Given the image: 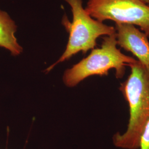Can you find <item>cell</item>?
I'll return each instance as SVG.
<instances>
[{
  "label": "cell",
  "instance_id": "cell-1",
  "mask_svg": "<svg viewBox=\"0 0 149 149\" xmlns=\"http://www.w3.org/2000/svg\"><path fill=\"white\" fill-rule=\"evenodd\" d=\"M131 72L119 90L128 102L130 117L126 131L112 138L119 149H139L144 128L149 120V75L139 61L129 66Z\"/></svg>",
  "mask_w": 149,
  "mask_h": 149
},
{
  "label": "cell",
  "instance_id": "cell-2",
  "mask_svg": "<svg viewBox=\"0 0 149 149\" xmlns=\"http://www.w3.org/2000/svg\"><path fill=\"white\" fill-rule=\"evenodd\" d=\"M117 45L116 33L103 37L100 48L92 49L87 57L65 71L63 76L65 84L74 87L90 76H107L111 69H115L117 79L123 78L125 66L138 60L124 54Z\"/></svg>",
  "mask_w": 149,
  "mask_h": 149
},
{
  "label": "cell",
  "instance_id": "cell-3",
  "mask_svg": "<svg viewBox=\"0 0 149 149\" xmlns=\"http://www.w3.org/2000/svg\"><path fill=\"white\" fill-rule=\"evenodd\" d=\"M64 1L69 5L72 13L71 23L66 17L63 20V24L69 33L68 43L59 60L47 69L48 72L57 64L69 60L80 52L86 54L95 49L97 40L100 37L116 33L115 27L93 18L83 7L82 0Z\"/></svg>",
  "mask_w": 149,
  "mask_h": 149
},
{
  "label": "cell",
  "instance_id": "cell-4",
  "mask_svg": "<svg viewBox=\"0 0 149 149\" xmlns=\"http://www.w3.org/2000/svg\"><path fill=\"white\" fill-rule=\"evenodd\" d=\"M85 10L98 21L138 26L149 38V6L140 0H88Z\"/></svg>",
  "mask_w": 149,
  "mask_h": 149
},
{
  "label": "cell",
  "instance_id": "cell-5",
  "mask_svg": "<svg viewBox=\"0 0 149 149\" xmlns=\"http://www.w3.org/2000/svg\"><path fill=\"white\" fill-rule=\"evenodd\" d=\"M115 28L118 45L133 54L149 75V38L133 25L117 23Z\"/></svg>",
  "mask_w": 149,
  "mask_h": 149
},
{
  "label": "cell",
  "instance_id": "cell-6",
  "mask_svg": "<svg viewBox=\"0 0 149 149\" xmlns=\"http://www.w3.org/2000/svg\"><path fill=\"white\" fill-rule=\"evenodd\" d=\"M17 29L15 22L6 12L0 10V47L8 50L14 56L23 52L15 36Z\"/></svg>",
  "mask_w": 149,
  "mask_h": 149
},
{
  "label": "cell",
  "instance_id": "cell-7",
  "mask_svg": "<svg viewBox=\"0 0 149 149\" xmlns=\"http://www.w3.org/2000/svg\"><path fill=\"white\" fill-rule=\"evenodd\" d=\"M139 149H149V120L144 128Z\"/></svg>",
  "mask_w": 149,
  "mask_h": 149
},
{
  "label": "cell",
  "instance_id": "cell-8",
  "mask_svg": "<svg viewBox=\"0 0 149 149\" xmlns=\"http://www.w3.org/2000/svg\"><path fill=\"white\" fill-rule=\"evenodd\" d=\"M140 1H141L142 2H143L145 4H146L147 5L149 6V0H140Z\"/></svg>",
  "mask_w": 149,
  "mask_h": 149
}]
</instances>
